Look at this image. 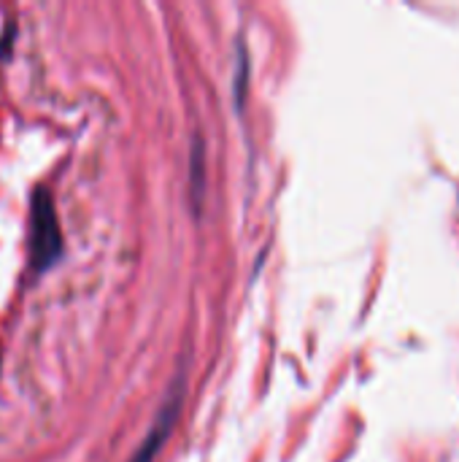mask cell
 <instances>
[{"instance_id": "1", "label": "cell", "mask_w": 459, "mask_h": 462, "mask_svg": "<svg viewBox=\"0 0 459 462\" xmlns=\"http://www.w3.org/2000/svg\"><path fill=\"white\" fill-rule=\"evenodd\" d=\"M27 254L35 271H46L62 257V230H60L54 198L43 187H38L30 198Z\"/></svg>"}, {"instance_id": "2", "label": "cell", "mask_w": 459, "mask_h": 462, "mask_svg": "<svg viewBox=\"0 0 459 462\" xmlns=\"http://www.w3.org/2000/svg\"><path fill=\"white\" fill-rule=\"evenodd\" d=\"M181 401H184V374H179V379L173 382L170 393L165 395L157 417H154V425L149 428L143 444L135 449V455L130 457V462H154V457L160 455V449L165 447V441L170 439L173 428H176V420H179V411H181Z\"/></svg>"}, {"instance_id": "3", "label": "cell", "mask_w": 459, "mask_h": 462, "mask_svg": "<svg viewBox=\"0 0 459 462\" xmlns=\"http://www.w3.org/2000/svg\"><path fill=\"white\" fill-rule=\"evenodd\" d=\"M203 143L195 141V149H192V200H197L200 206V198H203Z\"/></svg>"}, {"instance_id": "4", "label": "cell", "mask_w": 459, "mask_h": 462, "mask_svg": "<svg viewBox=\"0 0 459 462\" xmlns=\"http://www.w3.org/2000/svg\"><path fill=\"white\" fill-rule=\"evenodd\" d=\"M238 65H241V68H238V73L243 76V73H246V60L241 57V60H238ZM243 84H246V81L235 76V103H241V100H243Z\"/></svg>"}]
</instances>
